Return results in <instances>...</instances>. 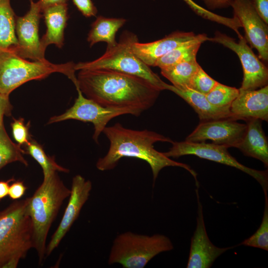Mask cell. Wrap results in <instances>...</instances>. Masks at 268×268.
<instances>
[{
	"label": "cell",
	"mask_w": 268,
	"mask_h": 268,
	"mask_svg": "<svg viewBox=\"0 0 268 268\" xmlns=\"http://www.w3.org/2000/svg\"><path fill=\"white\" fill-rule=\"evenodd\" d=\"M76 77L82 94L105 107L143 112L154 105L161 91L141 77L111 69H82Z\"/></svg>",
	"instance_id": "1"
},
{
	"label": "cell",
	"mask_w": 268,
	"mask_h": 268,
	"mask_svg": "<svg viewBox=\"0 0 268 268\" xmlns=\"http://www.w3.org/2000/svg\"><path fill=\"white\" fill-rule=\"evenodd\" d=\"M103 133L109 140L110 146L107 154L100 158L96 163L99 170H112L122 158L134 157L143 160L149 165L153 182L163 168L175 166L187 170L194 177L196 183H198L197 173L190 166L174 161L154 148V144L158 141L171 143L173 141L169 137L147 130L139 131L126 128L119 123L106 127Z\"/></svg>",
	"instance_id": "2"
},
{
	"label": "cell",
	"mask_w": 268,
	"mask_h": 268,
	"mask_svg": "<svg viewBox=\"0 0 268 268\" xmlns=\"http://www.w3.org/2000/svg\"><path fill=\"white\" fill-rule=\"evenodd\" d=\"M70 190L54 172L44 178L32 196L28 198V210L33 226V248L39 263L45 257L46 240L50 227Z\"/></svg>",
	"instance_id": "3"
},
{
	"label": "cell",
	"mask_w": 268,
	"mask_h": 268,
	"mask_svg": "<svg viewBox=\"0 0 268 268\" xmlns=\"http://www.w3.org/2000/svg\"><path fill=\"white\" fill-rule=\"evenodd\" d=\"M28 198L15 201L0 212V268H15L33 248Z\"/></svg>",
	"instance_id": "4"
},
{
	"label": "cell",
	"mask_w": 268,
	"mask_h": 268,
	"mask_svg": "<svg viewBox=\"0 0 268 268\" xmlns=\"http://www.w3.org/2000/svg\"><path fill=\"white\" fill-rule=\"evenodd\" d=\"M74 64H54L47 60L30 62L12 50H0V94L9 96L16 88L32 80H41L54 72L63 73L77 85Z\"/></svg>",
	"instance_id": "5"
},
{
	"label": "cell",
	"mask_w": 268,
	"mask_h": 268,
	"mask_svg": "<svg viewBox=\"0 0 268 268\" xmlns=\"http://www.w3.org/2000/svg\"><path fill=\"white\" fill-rule=\"evenodd\" d=\"M137 41L134 34L125 31L116 45L107 47L102 56L92 61L75 64L74 69L75 71L96 69L114 70L141 77L160 91L166 90L168 84L134 53L132 45Z\"/></svg>",
	"instance_id": "6"
},
{
	"label": "cell",
	"mask_w": 268,
	"mask_h": 268,
	"mask_svg": "<svg viewBox=\"0 0 268 268\" xmlns=\"http://www.w3.org/2000/svg\"><path fill=\"white\" fill-rule=\"evenodd\" d=\"M173 249L171 241L165 235L148 236L127 232L115 239L108 264H119L124 268H143L156 255Z\"/></svg>",
	"instance_id": "7"
},
{
	"label": "cell",
	"mask_w": 268,
	"mask_h": 268,
	"mask_svg": "<svg viewBox=\"0 0 268 268\" xmlns=\"http://www.w3.org/2000/svg\"><path fill=\"white\" fill-rule=\"evenodd\" d=\"M75 88L78 96L73 105L64 113L51 117L47 124L67 120L91 123L94 129L93 139L95 142L98 143L99 135L112 119L126 114L138 116L142 112L139 110L130 107H109L102 106L85 97L78 86Z\"/></svg>",
	"instance_id": "8"
},
{
	"label": "cell",
	"mask_w": 268,
	"mask_h": 268,
	"mask_svg": "<svg viewBox=\"0 0 268 268\" xmlns=\"http://www.w3.org/2000/svg\"><path fill=\"white\" fill-rule=\"evenodd\" d=\"M172 146L163 152L167 157L178 158L194 155L200 158L236 168L252 176L262 186L264 192L268 189V170L261 171L249 168L239 163L228 151L227 147L213 143L194 142L188 141H172Z\"/></svg>",
	"instance_id": "9"
},
{
	"label": "cell",
	"mask_w": 268,
	"mask_h": 268,
	"mask_svg": "<svg viewBox=\"0 0 268 268\" xmlns=\"http://www.w3.org/2000/svg\"><path fill=\"white\" fill-rule=\"evenodd\" d=\"M238 42L228 35L216 31L213 37L208 41L222 45L235 52L241 63L243 78L240 89L256 90L268 85V69L254 53L243 36Z\"/></svg>",
	"instance_id": "10"
},
{
	"label": "cell",
	"mask_w": 268,
	"mask_h": 268,
	"mask_svg": "<svg viewBox=\"0 0 268 268\" xmlns=\"http://www.w3.org/2000/svg\"><path fill=\"white\" fill-rule=\"evenodd\" d=\"M39 3L30 0V8L22 16H16L15 32L17 46L13 51L24 59L44 61L45 51L39 36V24L42 16Z\"/></svg>",
	"instance_id": "11"
},
{
	"label": "cell",
	"mask_w": 268,
	"mask_h": 268,
	"mask_svg": "<svg viewBox=\"0 0 268 268\" xmlns=\"http://www.w3.org/2000/svg\"><path fill=\"white\" fill-rule=\"evenodd\" d=\"M232 118L201 121L185 140L200 142L210 140L212 143L227 148L238 146L246 132L247 125Z\"/></svg>",
	"instance_id": "12"
},
{
	"label": "cell",
	"mask_w": 268,
	"mask_h": 268,
	"mask_svg": "<svg viewBox=\"0 0 268 268\" xmlns=\"http://www.w3.org/2000/svg\"><path fill=\"white\" fill-rule=\"evenodd\" d=\"M234 16L244 29L245 37L259 58L268 61V27L255 10L251 0H235L231 4Z\"/></svg>",
	"instance_id": "13"
},
{
	"label": "cell",
	"mask_w": 268,
	"mask_h": 268,
	"mask_svg": "<svg viewBox=\"0 0 268 268\" xmlns=\"http://www.w3.org/2000/svg\"><path fill=\"white\" fill-rule=\"evenodd\" d=\"M92 189L90 181L80 175L72 181L69 200L62 220L46 246L45 256H49L58 247L61 241L77 219L80 212L90 196Z\"/></svg>",
	"instance_id": "14"
},
{
	"label": "cell",
	"mask_w": 268,
	"mask_h": 268,
	"mask_svg": "<svg viewBox=\"0 0 268 268\" xmlns=\"http://www.w3.org/2000/svg\"><path fill=\"white\" fill-rule=\"evenodd\" d=\"M196 192L198 204L197 226L191 239L187 268H208L219 256L233 247L219 248L211 243L205 229L198 190H196Z\"/></svg>",
	"instance_id": "15"
},
{
	"label": "cell",
	"mask_w": 268,
	"mask_h": 268,
	"mask_svg": "<svg viewBox=\"0 0 268 268\" xmlns=\"http://www.w3.org/2000/svg\"><path fill=\"white\" fill-rule=\"evenodd\" d=\"M232 103L230 112L234 118L245 121L259 119L268 121V86L256 90H242Z\"/></svg>",
	"instance_id": "16"
},
{
	"label": "cell",
	"mask_w": 268,
	"mask_h": 268,
	"mask_svg": "<svg viewBox=\"0 0 268 268\" xmlns=\"http://www.w3.org/2000/svg\"><path fill=\"white\" fill-rule=\"evenodd\" d=\"M192 32L175 31L165 37L149 43L138 41L132 45L134 53L149 67H154L156 62L180 45L196 38Z\"/></svg>",
	"instance_id": "17"
},
{
	"label": "cell",
	"mask_w": 268,
	"mask_h": 268,
	"mask_svg": "<svg viewBox=\"0 0 268 268\" xmlns=\"http://www.w3.org/2000/svg\"><path fill=\"white\" fill-rule=\"evenodd\" d=\"M245 121L246 132L237 148L245 155L260 160L268 167V141L262 128L261 120L252 118Z\"/></svg>",
	"instance_id": "18"
},
{
	"label": "cell",
	"mask_w": 268,
	"mask_h": 268,
	"mask_svg": "<svg viewBox=\"0 0 268 268\" xmlns=\"http://www.w3.org/2000/svg\"><path fill=\"white\" fill-rule=\"evenodd\" d=\"M42 12L47 27L45 34L40 39L43 49L45 51L51 44L61 48L64 45V30L68 19L67 3L49 6Z\"/></svg>",
	"instance_id": "19"
},
{
	"label": "cell",
	"mask_w": 268,
	"mask_h": 268,
	"mask_svg": "<svg viewBox=\"0 0 268 268\" xmlns=\"http://www.w3.org/2000/svg\"><path fill=\"white\" fill-rule=\"evenodd\" d=\"M167 90L173 92L192 106L198 114L201 121L226 118L235 119L229 109L218 108L213 105L208 101L206 95L202 93L191 89H178L168 84Z\"/></svg>",
	"instance_id": "20"
},
{
	"label": "cell",
	"mask_w": 268,
	"mask_h": 268,
	"mask_svg": "<svg viewBox=\"0 0 268 268\" xmlns=\"http://www.w3.org/2000/svg\"><path fill=\"white\" fill-rule=\"evenodd\" d=\"M126 22V19L123 18L98 16L92 23L88 34L87 40L89 46L92 47L100 42L106 43L107 46L116 45V33Z\"/></svg>",
	"instance_id": "21"
},
{
	"label": "cell",
	"mask_w": 268,
	"mask_h": 268,
	"mask_svg": "<svg viewBox=\"0 0 268 268\" xmlns=\"http://www.w3.org/2000/svg\"><path fill=\"white\" fill-rule=\"evenodd\" d=\"M208 39L206 34H199L196 38L180 45L159 58L154 67L162 69L184 62L196 61V56L201 45Z\"/></svg>",
	"instance_id": "22"
},
{
	"label": "cell",
	"mask_w": 268,
	"mask_h": 268,
	"mask_svg": "<svg viewBox=\"0 0 268 268\" xmlns=\"http://www.w3.org/2000/svg\"><path fill=\"white\" fill-rule=\"evenodd\" d=\"M10 0H0V50H13L17 46L15 32L16 16Z\"/></svg>",
	"instance_id": "23"
},
{
	"label": "cell",
	"mask_w": 268,
	"mask_h": 268,
	"mask_svg": "<svg viewBox=\"0 0 268 268\" xmlns=\"http://www.w3.org/2000/svg\"><path fill=\"white\" fill-rule=\"evenodd\" d=\"M200 66L197 60L184 62L161 69V73L175 88L190 89L192 80Z\"/></svg>",
	"instance_id": "24"
},
{
	"label": "cell",
	"mask_w": 268,
	"mask_h": 268,
	"mask_svg": "<svg viewBox=\"0 0 268 268\" xmlns=\"http://www.w3.org/2000/svg\"><path fill=\"white\" fill-rule=\"evenodd\" d=\"M24 153L25 150L9 138L3 125L0 130V170L8 164L17 161L28 166Z\"/></svg>",
	"instance_id": "25"
},
{
	"label": "cell",
	"mask_w": 268,
	"mask_h": 268,
	"mask_svg": "<svg viewBox=\"0 0 268 268\" xmlns=\"http://www.w3.org/2000/svg\"><path fill=\"white\" fill-rule=\"evenodd\" d=\"M25 153L31 155L40 165L44 178L56 172L68 173L69 171L68 169L58 164L53 157L47 155L42 146L32 139L26 145Z\"/></svg>",
	"instance_id": "26"
},
{
	"label": "cell",
	"mask_w": 268,
	"mask_h": 268,
	"mask_svg": "<svg viewBox=\"0 0 268 268\" xmlns=\"http://www.w3.org/2000/svg\"><path fill=\"white\" fill-rule=\"evenodd\" d=\"M239 93V89L217 82L206 95L208 101L213 105L221 108L230 109L233 101Z\"/></svg>",
	"instance_id": "27"
},
{
	"label": "cell",
	"mask_w": 268,
	"mask_h": 268,
	"mask_svg": "<svg viewBox=\"0 0 268 268\" xmlns=\"http://www.w3.org/2000/svg\"><path fill=\"white\" fill-rule=\"evenodd\" d=\"M265 206L261 224L256 232L239 245L252 247L268 251V198L267 191H264Z\"/></svg>",
	"instance_id": "28"
},
{
	"label": "cell",
	"mask_w": 268,
	"mask_h": 268,
	"mask_svg": "<svg viewBox=\"0 0 268 268\" xmlns=\"http://www.w3.org/2000/svg\"><path fill=\"white\" fill-rule=\"evenodd\" d=\"M217 82L200 66L192 80L190 89L206 95Z\"/></svg>",
	"instance_id": "29"
},
{
	"label": "cell",
	"mask_w": 268,
	"mask_h": 268,
	"mask_svg": "<svg viewBox=\"0 0 268 268\" xmlns=\"http://www.w3.org/2000/svg\"><path fill=\"white\" fill-rule=\"evenodd\" d=\"M30 127V122L25 124L23 118L13 119L11 123L12 135L20 146L27 145L32 139L29 133Z\"/></svg>",
	"instance_id": "30"
},
{
	"label": "cell",
	"mask_w": 268,
	"mask_h": 268,
	"mask_svg": "<svg viewBox=\"0 0 268 268\" xmlns=\"http://www.w3.org/2000/svg\"><path fill=\"white\" fill-rule=\"evenodd\" d=\"M198 15L203 18L209 20L220 23L222 20V16L215 14L204 7L199 5L193 0H183Z\"/></svg>",
	"instance_id": "31"
},
{
	"label": "cell",
	"mask_w": 268,
	"mask_h": 268,
	"mask_svg": "<svg viewBox=\"0 0 268 268\" xmlns=\"http://www.w3.org/2000/svg\"><path fill=\"white\" fill-rule=\"evenodd\" d=\"M74 4L85 17L95 16L97 8L91 0H72Z\"/></svg>",
	"instance_id": "32"
},
{
	"label": "cell",
	"mask_w": 268,
	"mask_h": 268,
	"mask_svg": "<svg viewBox=\"0 0 268 268\" xmlns=\"http://www.w3.org/2000/svg\"><path fill=\"white\" fill-rule=\"evenodd\" d=\"M27 188L22 181L13 182L9 186L8 196L13 200H16L23 197Z\"/></svg>",
	"instance_id": "33"
},
{
	"label": "cell",
	"mask_w": 268,
	"mask_h": 268,
	"mask_svg": "<svg viewBox=\"0 0 268 268\" xmlns=\"http://www.w3.org/2000/svg\"><path fill=\"white\" fill-rule=\"evenodd\" d=\"M251 2L261 18L268 24V0H251Z\"/></svg>",
	"instance_id": "34"
},
{
	"label": "cell",
	"mask_w": 268,
	"mask_h": 268,
	"mask_svg": "<svg viewBox=\"0 0 268 268\" xmlns=\"http://www.w3.org/2000/svg\"><path fill=\"white\" fill-rule=\"evenodd\" d=\"M12 108L9 96L0 94V130L3 125L4 116L10 115Z\"/></svg>",
	"instance_id": "35"
},
{
	"label": "cell",
	"mask_w": 268,
	"mask_h": 268,
	"mask_svg": "<svg viewBox=\"0 0 268 268\" xmlns=\"http://www.w3.org/2000/svg\"><path fill=\"white\" fill-rule=\"evenodd\" d=\"M206 5L207 10L221 9L230 6L235 0H201Z\"/></svg>",
	"instance_id": "36"
},
{
	"label": "cell",
	"mask_w": 268,
	"mask_h": 268,
	"mask_svg": "<svg viewBox=\"0 0 268 268\" xmlns=\"http://www.w3.org/2000/svg\"><path fill=\"white\" fill-rule=\"evenodd\" d=\"M67 1V0H39L38 2L42 12V11L47 7L57 4L66 3Z\"/></svg>",
	"instance_id": "37"
},
{
	"label": "cell",
	"mask_w": 268,
	"mask_h": 268,
	"mask_svg": "<svg viewBox=\"0 0 268 268\" xmlns=\"http://www.w3.org/2000/svg\"><path fill=\"white\" fill-rule=\"evenodd\" d=\"M12 181H13V179L7 181H0V201L8 195L9 183Z\"/></svg>",
	"instance_id": "38"
}]
</instances>
